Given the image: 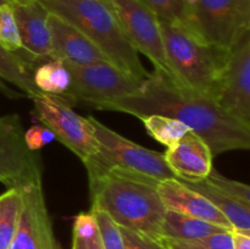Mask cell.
I'll return each instance as SVG.
<instances>
[{"label": "cell", "instance_id": "cell-8", "mask_svg": "<svg viewBox=\"0 0 250 249\" xmlns=\"http://www.w3.org/2000/svg\"><path fill=\"white\" fill-rule=\"evenodd\" d=\"M33 114L48 127L55 139L70 149L83 163L98 151V143L88 117L75 112L63 98L41 93L33 99Z\"/></svg>", "mask_w": 250, "mask_h": 249}, {"label": "cell", "instance_id": "cell-6", "mask_svg": "<svg viewBox=\"0 0 250 249\" xmlns=\"http://www.w3.org/2000/svg\"><path fill=\"white\" fill-rule=\"evenodd\" d=\"M186 28L200 41L229 51L250 33V0H187Z\"/></svg>", "mask_w": 250, "mask_h": 249}, {"label": "cell", "instance_id": "cell-11", "mask_svg": "<svg viewBox=\"0 0 250 249\" xmlns=\"http://www.w3.org/2000/svg\"><path fill=\"white\" fill-rule=\"evenodd\" d=\"M215 103L229 116L250 126V33L229 51Z\"/></svg>", "mask_w": 250, "mask_h": 249}, {"label": "cell", "instance_id": "cell-18", "mask_svg": "<svg viewBox=\"0 0 250 249\" xmlns=\"http://www.w3.org/2000/svg\"><path fill=\"white\" fill-rule=\"evenodd\" d=\"M229 231L210 222L166 210L161 225V238L175 241H192L219 232ZM232 231V229H231Z\"/></svg>", "mask_w": 250, "mask_h": 249}, {"label": "cell", "instance_id": "cell-9", "mask_svg": "<svg viewBox=\"0 0 250 249\" xmlns=\"http://www.w3.org/2000/svg\"><path fill=\"white\" fill-rule=\"evenodd\" d=\"M23 136L19 115L0 117V182L7 189H23L42 182L41 156L29 150Z\"/></svg>", "mask_w": 250, "mask_h": 249}, {"label": "cell", "instance_id": "cell-26", "mask_svg": "<svg viewBox=\"0 0 250 249\" xmlns=\"http://www.w3.org/2000/svg\"><path fill=\"white\" fill-rule=\"evenodd\" d=\"M0 44L14 53L21 50V39L11 5H0Z\"/></svg>", "mask_w": 250, "mask_h": 249}, {"label": "cell", "instance_id": "cell-17", "mask_svg": "<svg viewBox=\"0 0 250 249\" xmlns=\"http://www.w3.org/2000/svg\"><path fill=\"white\" fill-rule=\"evenodd\" d=\"M180 181L190 189L195 190L207 198L211 204H214L229 220L232 228L250 233V205L243 204L222 193L221 190L214 187L207 178L202 181Z\"/></svg>", "mask_w": 250, "mask_h": 249}, {"label": "cell", "instance_id": "cell-3", "mask_svg": "<svg viewBox=\"0 0 250 249\" xmlns=\"http://www.w3.org/2000/svg\"><path fill=\"white\" fill-rule=\"evenodd\" d=\"M50 14L82 32L107 60L120 70L138 78L148 71L132 46L107 0H41Z\"/></svg>", "mask_w": 250, "mask_h": 249}, {"label": "cell", "instance_id": "cell-33", "mask_svg": "<svg viewBox=\"0 0 250 249\" xmlns=\"http://www.w3.org/2000/svg\"><path fill=\"white\" fill-rule=\"evenodd\" d=\"M16 2H26V1H41V0H15ZM15 2V4H16Z\"/></svg>", "mask_w": 250, "mask_h": 249}, {"label": "cell", "instance_id": "cell-20", "mask_svg": "<svg viewBox=\"0 0 250 249\" xmlns=\"http://www.w3.org/2000/svg\"><path fill=\"white\" fill-rule=\"evenodd\" d=\"M33 82L39 92L62 97L70 89L71 76L62 61L50 59L34 68Z\"/></svg>", "mask_w": 250, "mask_h": 249}, {"label": "cell", "instance_id": "cell-21", "mask_svg": "<svg viewBox=\"0 0 250 249\" xmlns=\"http://www.w3.org/2000/svg\"><path fill=\"white\" fill-rule=\"evenodd\" d=\"M22 208L20 189L9 188L0 194V249H9L16 233Z\"/></svg>", "mask_w": 250, "mask_h": 249}, {"label": "cell", "instance_id": "cell-29", "mask_svg": "<svg viewBox=\"0 0 250 249\" xmlns=\"http://www.w3.org/2000/svg\"><path fill=\"white\" fill-rule=\"evenodd\" d=\"M120 232H121L125 249H167L164 239L163 241L154 239L125 227H120Z\"/></svg>", "mask_w": 250, "mask_h": 249}, {"label": "cell", "instance_id": "cell-24", "mask_svg": "<svg viewBox=\"0 0 250 249\" xmlns=\"http://www.w3.org/2000/svg\"><path fill=\"white\" fill-rule=\"evenodd\" d=\"M146 5L160 21L170 23H187V0H141Z\"/></svg>", "mask_w": 250, "mask_h": 249}, {"label": "cell", "instance_id": "cell-10", "mask_svg": "<svg viewBox=\"0 0 250 249\" xmlns=\"http://www.w3.org/2000/svg\"><path fill=\"white\" fill-rule=\"evenodd\" d=\"M107 2L137 53L146 55L156 71L172 76L166 60L158 16L141 0H107Z\"/></svg>", "mask_w": 250, "mask_h": 249}, {"label": "cell", "instance_id": "cell-7", "mask_svg": "<svg viewBox=\"0 0 250 249\" xmlns=\"http://www.w3.org/2000/svg\"><path fill=\"white\" fill-rule=\"evenodd\" d=\"M63 63L70 72L71 85L61 98L68 104L83 103L94 107L102 103L134 95L146 80L134 77L106 61L89 65Z\"/></svg>", "mask_w": 250, "mask_h": 249}, {"label": "cell", "instance_id": "cell-16", "mask_svg": "<svg viewBox=\"0 0 250 249\" xmlns=\"http://www.w3.org/2000/svg\"><path fill=\"white\" fill-rule=\"evenodd\" d=\"M158 193L166 210L180 212L210 222L226 229H233L225 215L205 197L183 185L178 178L158 183Z\"/></svg>", "mask_w": 250, "mask_h": 249}, {"label": "cell", "instance_id": "cell-19", "mask_svg": "<svg viewBox=\"0 0 250 249\" xmlns=\"http://www.w3.org/2000/svg\"><path fill=\"white\" fill-rule=\"evenodd\" d=\"M34 63L22 58L19 53H14L0 44V80H4L19 88L27 98L33 99L41 94L34 85Z\"/></svg>", "mask_w": 250, "mask_h": 249}, {"label": "cell", "instance_id": "cell-25", "mask_svg": "<svg viewBox=\"0 0 250 249\" xmlns=\"http://www.w3.org/2000/svg\"><path fill=\"white\" fill-rule=\"evenodd\" d=\"M167 249H233L231 231L219 232L192 241L164 239Z\"/></svg>", "mask_w": 250, "mask_h": 249}, {"label": "cell", "instance_id": "cell-15", "mask_svg": "<svg viewBox=\"0 0 250 249\" xmlns=\"http://www.w3.org/2000/svg\"><path fill=\"white\" fill-rule=\"evenodd\" d=\"M164 158L178 180L202 181L214 170L211 149L193 131H188L177 143L167 148Z\"/></svg>", "mask_w": 250, "mask_h": 249}, {"label": "cell", "instance_id": "cell-23", "mask_svg": "<svg viewBox=\"0 0 250 249\" xmlns=\"http://www.w3.org/2000/svg\"><path fill=\"white\" fill-rule=\"evenodd\" d=\"M72 249H104L92 211L81 212L73 222Z\"/></svg>", "mask_w": 250, "mask_h": 249}, {"label": "cell", "instance_id": "cell-28", "mask_svg": "<svg viewBox=\"0 0 250 249\" xmlns=\"http://www.w3.org/2000/svg\"><path fill=\"white\" fill-rule=\"evenodd\" d=\"M207 180L225 194L229 195V197L243 203V204L250 205V187L247 183H242L225 177L215 170L211 171Z\"/></svg>", "mask_w": 250, "mask_h": 249}, {"label": "cell", "instance_id": "cell-5", "mask_svg": "<svg viewBox=\"0 0 250 249\" xmlns=\"http://www.w3.org/2000/svg\"><path fill=\"white\" fill-rule=\"evenodd\" d=\"M98 143V151L84 164L88 178L107 171L128 173L161 182L176 178L166 164L163 153L150 150L103 124L93 116L88 117Z\"/></svg>", "mask_w": 250, "mask_h": 249}, {"label": "cell", "instance_id": "cell-13", "mask_svg": "<svg viewBox=\"0 0 250 249\" xmlns=\"http://www.w3.org/2000/svg\"><path fill=\"white\" fill-rule=\"evenodd\" d=\"M21 39L22 58L36 65L37 61L51 58V39L48 27L49 11L41 1L16 2L12 5Z\"/></svg>", "mask_w": 250, "mask_h": 249}, {"label": "cell", "instance_id": "cell-1", "mask_svg": "<svg viewBox=\"0 0 250 249\" xmlns=\"http://www.w3.org/2000/svg\"><path fill=\"white\" fill-rule=\"evenodd\" d=\"M94 109L141 117L165 115L202 137L212 155L250 148V126L225 112L215 100L183 87L172 76L154 70L137 94L95 105Z\"/></svg>", "mask_w": 250, "mask_h": 249}, {"label": "cell", "instance_id": "cell-14", "mask_svg": "<svg viewBox=\"0 0 250 249\" xmlns=\"http://www.w3.org/2000/svg\"><path fill=\"white\" fill-rule=\"evenodd\" d=\"M48 27L51 39V60H61L76 65L110 62L82 32L61 17L49 12Z\"/></svg>", "mask_w": 250, "mask_h": 249}, {"label": "cell", "instance_id": "cell-30", "mask_svg": "<svg viewBox=\"0 0 250 249\" xmlns=\"http://www.w3.org/2000/svg\"><path fill=\"white\" fill-rule=\"evenodd\" d=\"M23 138L26 145L32 151H38L41 148L55 141L53 132L43 124H34L29 127L27 131H24Z\"/></svg>", "mask_w": 250, "mask_h": 249}, {"label": "cell", "instance_id": "cell-4", "mask_svg": "<svg viewBox=\"0 0 250 249\" xmlns=\"http://www.w3.org/2000/svg\"><path fill=\"white\" fill-rule=\"evenodd\" d=\"M160 28L173 78L187 89L215 100L231 50L204 43L182 24L160 21Z\"/></svg>", "mask_w": 250, "mask_h": 249}, {"label": "cell", "instance_id": "cell-31", "mask_svg": "<svg viewBox=\"0 0 250 249\" xmlns=\"http://www.w3.org/2000/svg\"><path fill=\"white\" fill-rule=\"evenodd\" d=\"M231 234L233 249H250V233L232 229Z\"/></svg>", "mask_w": 250, "mask_h": 249}, {"label": "cell", "instance_id": "cell-22", "mask_svg": "<svg viewBox=\"0 0 250 249\" xmlns=\"http://www.w3.org/2000/svg\"><path fill=\"white\" fill-rule=\"evenodd\" d=\"M141 120L149 136L167 148L177 143L188 131H190L185 124L165 115H146L141 117Z\"/></svg>", "mask_w": 250, "mask_h": 249}, {"label": "cell", "instance_id": "cell-32", "mask_svg": "<svg viewBox=\"0 0 250 249\" xmlns=\"http://www.w3.org/2000/svg\"><path fill=\"white\" fill-rule=\"evenodd\" d=\"M15 0H0V5H14L15 4Z\"/></svg>", "mask_w": 250, "mask_h": 249}, {"label": "cell", "instance_id": "cell-27", "mask_svg": "<svg viewBox=\"0 0 250 249\" xmlns=\"http://www.w3.org/2000/svg\"><path fill=\"white\" fill-rule=\"evenodd\" d=\"M97 221L104 249H125L120 227L105 211L90 209Z\"/></svg>", "mask_w": 250, "mask_h": 249}, {"label": "cell", "instance_id": "cell-12", "mask_svg": "<svg viewBox=\"0 0 250 249\" xmlns=\"http://www.w3.org/2000/svg\"><path fill=\"white\" fill-rule=\"evenodd\" d=\"M20 190L21 214L9 249H62L54 232L42 182Z\"/></svg>", "mask_w": 250, "mask_h": 249}, {"label": "cell", "instance_id": "cell-2", "mask_svg": "<svg viewBox=\"0 0 250 249\" xmlns=\"http://www.w3.org/2000/svg\"><path fill=\"white\" fill-rule=\"evenodd\" d=\"M92 208L105 211L120 227L161 238L166 209L158 182L128 173L107 171L88 178Z\"/></svg>", "mask_w": 250, "mask_h": 249}]
</instances>
